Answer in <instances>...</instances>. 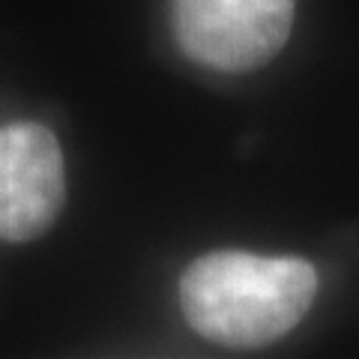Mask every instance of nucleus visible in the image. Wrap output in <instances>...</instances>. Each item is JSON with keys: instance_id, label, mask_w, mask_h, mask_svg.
<instances>
[{"instance_id": "obj_1", "label": "nucleus", "mask_w": 359, "mask_h": 359, "mask_svg": "<svg viewBox=\"0 0 359 359\" xmlns=\"http://www.w3.org/2000/svg\"><path fill=\"white\" fill-rule=\"evenodd\" d=\"M318 297V269L302 257L210 252L180 276L189 327L224 347H264L297 327Z\"/></svg>"}, {"instance_id": "obj_3", "label": "nucleus", "mask_w": 359, "mask_h": 359, "mask_svg": "<svg viewBox=\"0 0 359 359\" xmlns=\"http://www.w3.org/2000/svg\"><path fill=\"white\" fill-rule=\"evenodd\" d=\"M66 204L63 150L39 123L0 129V240L30 243L57 222Z\"/></svg>"}, {"instance_id": "obj_2", "label": "nucleus", "mask_w": 359, "mask_h": 359, "mask_svg": "<svg viewBox=\"0 0 359 359\" xmlns=\"http://www.w3.org/2000/svg\"><path fill=\"white\" fill-rule=\"evenodd\" d=\"M171 25L192 63L216 72H252L285 48L294 0H171Z\"/></svg>"}]
</instances>
